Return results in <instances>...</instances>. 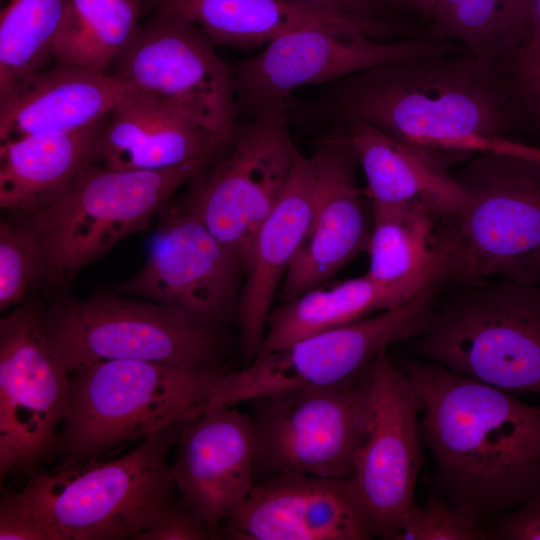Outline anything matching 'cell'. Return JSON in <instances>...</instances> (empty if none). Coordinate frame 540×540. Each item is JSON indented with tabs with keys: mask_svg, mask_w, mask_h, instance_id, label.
<instances>
[{
	"mask_svg": "<svg viewBox=\"0 0 540 540\" xmlns=\"http://www.w3.org/2000/svg\"><path fill=\"white\" fill-rule=\"evenodd\" d=\"M436 492L480 525L540 492V406L432 361H410Z\"/></svg>",
	"mask_w": 540,
	"mask_h": 540,
	"instance_id": "obj_1",
	"label": "cell"
},
{
	"mask_svg": "<svg viewBox=\"0 0 540 540\" xmlns=\"http://www.w3.org/2000/svg\"><path fill=\"white\" fill-rule=\"evenodd\" d=\"M511 93L500 69L470 53L377 66L334 83L299 119H355L407 143L461 159L473 138L504 137Z\"/></svg>",
	"mask_w": 540,
	"mask_h": 540,
	"instance_id": "obj_2",
	"label": "cell"
},
{
	"mask_svg": "<svg viewBox=\"0 0 540 540\" xmlns=\"http://www.w3.org/2000/svg\"><path fill=\"white\" fill-rule=\"evenodd\" d=\"M181 422L151 433L121 457L40 468L0 504L35 519L51 540H135L180 500L167 455Z\"/></svg>",
	"mask_w": 540,
	"mask_h": 540,
	"instance_id": "obj_3",
	"label": "cell"
},
{
	"mask_svg": "<svg viewBox=\"0 0 540 540\" xmlns=\"http://www.w3.org/2000/svg\"><path fill=\"white\" fill-rule=\"evenodd\" d=\"M456 178L469 203L461 214L439 221L436 261L442 282L467 287L498 276L540 284V161L477 152Z\"/></svg>",
	"mask_w": 540,
	"mask_h": 540,
	"instance_id": "obj_4",
	"label": "cell"
},
{
	"mask_svg": "<svg viewBox=\"0 0 540 540\" xmlns=\"http://www.w3.org/2000/svg\"><path fill=\"white\" fill-rule=\"evenodd\" d=\"M226 371L138 359L100 360L74 370L68 415L55 443L57 466L112 456L198 415Z\"/></svg>",
	"mask_w": 540,
	"mask_h": 540,
	"instance_id": "obj_5",
	"label": "cell"
},
{
	"mask_svg": "<svg viewBox=\"0 0 540 540\" xmlns=\"http://www.w3.org/2000/svg\"><path fill=\"white\" fill-rule=\"evenodd\" d=\"M163 170H114L91 163L52 206L19 215L36 247L43 279L67 284L124 238L149 228L173 193L218 155Z\"/></svg>",
	"mask_w": 540,
	"mask_h": 540,
	"instance_id": "obj_6",
	"label": "cell"
},
{
	"mask_svg": "<svg viewBox=\"0 0 540 540\" xmlns=\"http://www.w3.org/2000/svg\"><path fill=\"white\" fill-rule=\"evenodd\" d=\"M415 351L511 394L540 396V284L483 282L440 306Z\"/></svg>",
	"mask_w": 540,
	"mask_h": 540,
	"instance_id": "obj_7",
	"label": "cell"
},
{
	"mask_svg": "<svg viewBox=\"0 0 540 540\" xmlns=\"http://www.w3.org/2000/svg\"><path fill=\"white\" fill-rule=\"evenodd\" d=\"M44 327L70 373L111 359L225 370L223 327L141 298L101 294L58 299L45 308Z\"/></svg>",
	"mask_w": 540,
	"mask_h": 540,
	"instance_id": "obj_8",
	"label": "cell"
},
{
	"mask_svg": "<svg viewBox=\"0 0 540 540\" xmlns=\"http://www.w3.org/2000/svg\"><path fill=\"white\" fill-rule=\"evenodd\" d=\"M369 365L337 384L292 387L248 402L256 481L285 472L354 476L369 420Z\"/></svg>",
	"mask_w": 540,
	"mask_h": 540,
	"instance_id": "obj_9",
	"label": "cell"
},
{
	"mask_svg": "<svg viewBox=\"0 0 540 540\" xmlns=\"http://www.w3.org/2000/svg\"><path fill=\"white\" fill-rule=\"evenodd\" d=\"M441 285L432 281L398 306L228 370L206 408L231 407L292 387L333 385L353 377L389 346L412 340L426 329Z\"/></svg>",
	"mask_w": 540,
	"mask_h": 540,
	"instance_id": "obj_10",
	"label": "cell"
},
{
	"mask_svg": "<svg viewBox=\"0 0 540 540\" xmlns=\"http://www.w3.org/2000/svg\"><path fill=\"white\" fill-rule=\"evenodd\" d=\"M152 11L107 73L227 142L237 124L233 68L193 21Z\"/></svg>",
	"mask_w": 540,
	"mask_h": 540,
	"instance_id": "obj_11",
	"label": "cell"
},
{
	"mask_svg": "<svg viewBox=\"0 0 540 540\" xmlns=\"http://www.w3.org/2000/svg\"><path fill=\"white\" fill-rule=\"evenodd\" d=\"M44 312L26 299L0 320V476H31L54 459L69 409L70 372L50 343Z\"/></svg>",
	"mask_w": 540,
	"mask_h": 540,
	"instance_id": "obj_12",
	"label": "cell"
},
{
	"mask_svg": "<svg viewBox=\"0 0 540 540\" xmlns=\"http://www.w3.org/2000/svg\"><path fill=\"white\" fill-rule=\"evenodd\" d=\"M287 103L237 122L217 157L197 176L186 203L242 268L252 237L276 204L294 152Z\"/></svg>",
	"mask_w": 540,
	"mask_h": 540,
	"instance_id": "obj_13",
	"label": "cell"
},
{
	"mask_svg": "<svg viewBox=\"0 0 540 540\" xmlns=\"http://www.w3.org/2000/svg\"><path fill=\"white\" fill-rule=\"evenodd\" d=\"M468 53L455 42L422 38L386 42L347 26H313L281 35L233 68L237 113L287 103L300 87L331 84L377 66Z\"/></svg>",
	"mask_w": 540,
	"mask_h": 540,
	"instance_id": "obj_14",
	"label": "cell"
},
{
	"mask_svg": "<svg viewBox=\"0 0 540 540\" xmlns=\"http://www.w3.org/2000/svg\"><path fill=\"white\" fill-rule=\"evenodd\" d=\"M369 370V420L351 479L374 537L394 540L417 506L424 402L387 350L376 356Z\"/></svg>",
	"mask_w": 540,
	"mask_h": 540,
	"instance_id": "obj_15",
	"label": "cell"
},
{
	"mask_svg": "<svg viewBox=\"0 0 540 540\" xmlns=\"http://www.w3.org/2000/svg\"><path fill=\"white\" fill-rule=\"evenodd\" d=\"M242 273L237 257L199 217L169 200L158 213L145 263L116 290L224 327L237 319Z\"/></svg>",
	"mask_w": 540,
	"mask_h": 540,
	"instance_id": "obj_16",
	"label": "cell"
},
{
	"mask_svg": "<svg viewBox=\"0 0 540 540\" xmlns=\"http://www.w3.org/2000/svg\"><path fill=\"white\" fill-rule=\"evenodd\" d=\"M315 201L307 235L282 282V302L324 285L366 251L373 206L356 181L358 158L346 129L320 140L310 157Z\"/></svg>",
	"mask_w": 540,
	"mask_h": 540,
	"instance_id": "obj_17",
	"label": "cell"
},
{
	"mask_svg": "<svg viewBox=\"0 0 540 540\" xmlns=\"http://www.w3.org/2000/svg\"><path fill=\"white\" fill-rule=\"evenodd\" d=\"M243 540H366L374 537L352 479L285 472L257 480L225 521Z\"/></svg>",
	"mask_w": 540,
	"mask_h": 540,
	"instance_id": "obj_18",
	"label": "cell"
},
{
	"mask_svg": "<svg viewBox=\"0 0 540 540\" xmlns=\"http://www.w3.org/2000/svg\"><path fill=\"white\" fill-rule=\"evenodd\" d=\"M233 407L205 408L183 420L171 464L180 498L223 537V524L256 482L252 418Z\"/></svg>",
	"mask_w": 540,
	"mask_h": 540,
	"instance_id": "obj_19",
	"label": "cell"
},
{
	"mask_svg": "<svg viewBox=\"0 0 540 540\" xmlns=\"http://www.w3.org/2000/svg\"><path fill=\"white\" fill-rule=\"evenodd\" d=\"M314 201L311 158L296 148L286 184L256 229L243 265L245 279L236 319L243 366L249 365L262 348L272 304L307 235Z\"/></svg>",
	"mask_w": 540,
	"mask_h": 540,
	"instance_id": "obj_20",
	"label": "cell"
},
{
	"mask_svg": "<svg viewBox=\"0 0 540 540\" xmlns=\"http://www.w3.org/2000/svg\"><path fill=\"white\" fill-rule=\"evenodd\" d=\"M134 90L108 73L54 62L0 97V141L90 126Z\"/></svg>",
	"mask_w": 540,
	"mask_h": 540,
	"instance_id": "obj_21",
	"label": "cell"
},
{
	"mask_svg": "<svg viewBox=\"0 0 540 540\" xmlns=\"http://www.w3.org/2000/svg\"><path fill=\"white\" fill-rule=\"evenodd\" d=\"M372 204L419 203L441 219L461 214L469 196L448 170L447 153L398 140L360 120L344 121ZM456 160V159H455Z\"/></svg>",
	"mask_w": 540,
	"mask_h": 540,
	"instance_id": "obj_22",
	"label": "cell"
},
{
	"mask_svg": "<svg viewBox=\"0 0 540 540\" xmlns=\"http://www.w3.org/2000/svg\"><path fill=\"white\" fill-rule=\"evenodd\" d=\"M145 5L193 21L215 46L242 50L266 46L283 34L313 26L354 27L379 40L413 32L397 21L357 18L297 0H145Z\"/></svg>",
	"mask_w": 540,
	"mask_h": 540,
	"instance_id": "obj_23",
	"label": "cell"
},
{
	"mask_svg": "<svg viewBox=\"0 0 540 540\" xmlns=\"http://www.w3.org/2000/svg\"><path fill=\"white\" fill-rule=\"evenodd\" d=\"M226 143L134 90L108 115L93 163L114 170H163L217 154Z\"/></svg>",
	"mask_w": 540,
	"mask_h": 540,
	"instance_id": "obj_24",
	"label": "cell"
},
{
	"mask_svg": "<svg viewBox=\"0 0 540 540\" xmlns=\"http://www.w3.org/2000/svg\"><path fill=\"white\" fill-rule=\"evenodd\" d=\"M107 117L76 130L1 141V207L28 215L60 200L93 163Z\"/></svg>",
	"mask_w": 540,
	"mask_h": 540,
	"instance_id": "obj_25",
	"label": "cell"
},
{
	"mask_svg": "<svg viewBox=\"0 0 540 540\" xmlns=\"http://www.w3.org/2000/svg\"><path fill=\"white\" fill-rule=\"evenodd\" d=\"M322 286L282 302L271 310L263 345L257 356L393 308L417 293L384 286L367 274L330 287Z\"/></svg>",
	"mask_w": 540,
	"mask_h": 540,
	"instance_id": "obj_26",
	"label": "cell"
},
{
	"mask_svg": "<svg viewBox=\"0 0 540 540\" xmlns=\"http://www.w3.org/2000/svg\"><path fill=\"white\" fill-rule=\"evenodd\" d=\"M372 206L366 274L384 286L412 292L441 281L436 262L441 218L419 203Z\"/></svg>",
	"mask_w": 540,
	"mask_h": 540,
	"instance_id": "obj_27",
	"label": "cell"
},
{
	"mask_svg": "<svg viewBox=\"0 0 540 540\" xmlns=\"http://www.w3.org/2000/svg\"><path fill=\"white\" fill-rule=\"evenodd\" d=\"M530 0H435L428 39L462 44L483 63L500 69L523 46Z\"/></svg>",
	"mask_w": 540,
	"mask_h": 540,
	"instance_id": "obj_28",
	"label": "cell"
},
{
	"mask_svg": "<svg viewBox=\"0 0 540 540\" xmlns=\"http://www.w3.org/2000/svg\"><path fill=\"white\" fill-rule=\"evenodd\" d=\"M145 0H68L51 60L107 73L140 23Z\"/></svg>",
	"mask_w": 540,
	"mask_h": 540,
	"instance_id": "obj_29",
	"label": "cell"
},
{
	"mask_svg": "<svg viewBox=\"0 0 540 540\" xmlns=\"http://www.w3.org/2000/svg\"><path fill=\"white\" fill-rule=\"evenodd\" d=\"M68 0H1L0 97L49 65Z\"/></svg>",
	"mask_w": 540,
	"mask_h": 540,
	"instance_id": "obj_30",
	"label": "cell"
},
{
	"mask_svg": "<svg viewBox=\"0 0 540 540\" xmlns=\"http://www.w3.org/2000/svg\"><path fill=\"white\" fill-rule=\"evenodd\" d=\"M43 279L39 253L15 223H0V309L6 311L27 299L31 286Z\"/></svg>",
	"mask_w": 540,
	"mask_h": 540,
	"instance_id": "obj_31",
	"label": "cell"
},
{
	"mask_svg": "<svg viewBox=\"0 0 540 540\" xmlns=\"http://www.w3.org/2000/svg\"><path fill=\"white\" fill-rule=\"evenodd\" d=\"M481 540L485 529L474 524L436 491H429L425 506H416L394 540Z\"/></svg>",
	"mask_w": 540,
	"mask_h": 540,
	"instance_id": "obj_32",
	"label": "cell"
},
{
	"mask_svg": "<svg viewBox=\"0 0 540 540\" xmlns=\"http://www.w3.org/2000/svg\"><path fill=\"white\" fill-rule=\"evenodd\" d=\"M223 538L222 534L212 530L180 498L163 519L149 530L139 534L135 540H213Z\"/></svg>",
	"mask_w": 540,
	"mask_h": 540,
	"instance_id": "obj_33",
	"label": "cell"
},
{
	"mask_svg": "<svg viewBox=\"0 0 540 540\" xmlns=\"http://www.w3.org/2000/svg\"><path fill=\"white\" fill-rule=\"evenodd\" d=\"M485 531L488 539L540 540V492L494 517Z\"/></svg>",
	"mask_w": 540,
	"mask_h": 540,
	"instance_id": "obj_34",
	"label": "cell"
},
{
	"mask_svg": "<svg viewBox=\"0 0 540 540\" xmlns=\"http://www.w3.org/2000/svg\"><path fill=\"white\" fill-rule=\"evenodd\" d=\"M327 11L374 21H394L383 0H297Z\"/></svg>",
	"mask_w": 540,
	"mask_h": 540,
	"instance_id": "obj_35",
	"label": "cell"
},
{
	"mask_svg": "<svg viewBox=\"0 0 540 540\" xmlns=\"http://www.w3.org/2000/svg\"><path fill=\"white\" fill-rule=\"evenodd\" d=\"M1 540H51L47 530L35 519L0 504Z\"/></svg>",
	"mask_w": 540,
	"mask_h": 540,
	"instance_id": "obj_36",
	"label": "cell"
},
{
	"mask_svg": "<svg viewBox=\"0 0 540 540\" xmlns=\"http://www.w3.org/2000/svg\"><path fill=\"white\" fill-rule=\"evenodd\" d=\"M510 63L521 94L529 98L540 91V46L519 50Z\"/></svg>",
	"mask_w": 540,
	"mask_h": 540,
	"instance_id": "obj_37",
	"label": "cell"
},
{
	"mask_svg": "<svg viewBox=\"0 0 540 540\" xmlns=\"http://www.w3.org/2000/svg\"><path fill=\"white\" fill-rule=\"evenodd\" d=\"M391 10L415 14L429 20L431 8L435 0H383Z\"/></svg>",
	"mask_w": 540,
	"mask_h": 540,
	"instance_id": "obj_38",
	"label": "cell"
},
{
	"mask_svg": "<svg viewBox=\"0 0 540 540\" xmlns=\"http://www.w3.org/2000/svg\"><path fill=\"white\" fill-rule=\"evenodd\" d=\"M539 46H540V0H530L526 38H525V42L523 46L519 50L535 48Z\"/></svg>",
	"mask_w": 540,
	"mask_h": 540,
	"instance_id": "obj_39",
	"label": "cell"
},
{
	"mask_svg": "<svg viewBox=\"0 0 540 540\" xmlns=\"http://www.w3.org/2000/svg\"><path fill=\"white\" fill-rule=\"evenodd\" d=\"M505 150L507 153L520 155L528 158H532L540 161V148L516 141L509 140L506 144Z\"/></svg>",
	"mask_w": 540,
	"mask_h": 540,
	"instance_id": "obj_40",
	"label": "cell"
},
{
	"mask_svg": "<svg viewBox=\"0 0 540 540\" xmlns=\"http://www.w3.org/2000/svg\"><path fill=\"white\" fill-rule=\"evenodd\" d=\"M537 121L540 123V91L527 98Z\"/></svg>",
	"mask_w": 540,
	"mask_h": 540,
	"instance_id": "obj_41",
	"label": "cell"
}]
</instances>
